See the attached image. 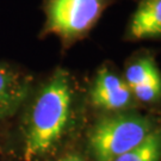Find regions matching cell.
I'll return each instance as SVG.
<instances>
[{"label":"cell","instance_id":"6da1fadb","mask_svg":"<svg viewBox=\"0 0 161 161\" xmlns=\"http://www.w3.org/2000/svg\"><path fill=\"white\" fill-rule=\"evenodd\" d=\"M70 103L68 75L58 70L34 104L24 147L26 160L44 154L60 140L68 123Z\"/></svg>","mask_w":161,"mask_h":161},{"label":"cell","instance_id":"7a4b0ae2","mask_svg":"<svg viewBox=\"0 0 161 161\" xmlns=\"http://www.w3.org/2000/svg\"><path fill=\"white\" fill-rule=\"evenodd\" d=\"M148 117L119 114L105 117L90 134V148L96 161H114L143 141L154 129Z\"/></svg>","mask_w":161,"mask_h":161},{"label":"cell","instance_id":"3957f363","mask_svg":"<svg viewBox=\"0 0 161 161\" xmlns=\"http://www.w3.org/2000/svg\"><path fill=\"white\" fill-rule=\"evenodd\" d=\"M114 0H46V34L72 42L92 29Z\"/></svg>","mask_w":161,"mask_h":161},{"label":"cell","instance_id":"277c9868","mask_svg":"<svg viewBox=\"0 0 161 161\" xmlns=\"http://www.w3.org/2000/svg\"><path fill=\"white\" fill-rule=\"evenodd\" d=\"M127 82L108 68L98 72L91 90V102L94 106L106 111H119L131 106L134 102Z\"/></svg>","mask_w":161,"mask_h":161},{"label":"cell","instance_id":"5b68a950","mask_svg":"<svg viewBox=\"0 0 161 161\" xmlns=\"http://www.w3.org/2000/svg\"><path fill=\"white\" fill-rule=\"evenodd\" d=\"M124 81L138 102L149 104L161 99L160 70L149 56L140 58L129 64Z\"/></svg>","mask_w":161,"mask_h":161},{"label":"cell","instance_id":"8992f818","mask_svg":"<svg viewBox=\"0 0 161 161\" xmlns=\"http://www.w3.org/2000/svg\"><path fill=\"white\" fill-rule=\"evenodd\" d=\"M127 35L132 40L161 36V0H141L129 20Z\"/></svg>","mask_w":161,"mask_h":161},{"label":"cell","instance_id":"52a82bcc","mask_svg":"<svg viewBox=\"0 0 161 161\" xmlns=\"http://www.w3.org/2000/svg\"><path fill=\"white\" fill-rule=\"evenodd\" d=\"M28 93V81L8 67L0 64V119L10 116Z\"/></svg>","mask_w":161,"mask_h":161},{"label":"cell","instance_id":"ba28073f","mask_svg":"<svg viewBox=\"0 0 161 161\" xmlns=\"http://www.w3.org/2000/svg\"><path fill=\"white\" fill-rule=\"evenodd\" d=\"M161 127L154 128L143 141L114 161H160Z\"/></svg>","mask_w":161,"mask_h":161},{"label":"cell","instance_id":"9c48e42d","mask_svg":"<svg viewBox=\"0 0 161 161\" xmlns=\"http://www.w3.org/2000/svg\"><path fill=\"white\" fill-rule=\"evenodd\" d=\"M58 161H84V160H82L79 155H74V154H72V155L64 156V159H61V160H58Z\"/></svg>","mask_w":161,"mask_h":161}]
</instances>
